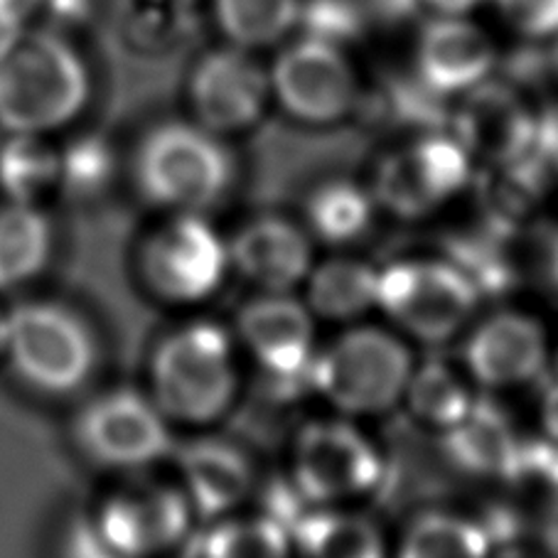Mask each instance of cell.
<instances>
[{"instance_id":"1","label":"cell","mask_w":558,"mask_h":558,"mask_svg":"<svg viewBox=\"0 0 558 558\" xmlns=\"http://www.w3.org/2000/svg\"><path fill=\"white\" fill-rule=\"evenodd\" d=\"M89 96V70L64 37L27 23L0 33V129L5 133L47 136L72 126Z\"/></svg>"},{"instance_id":"2","label":"cell","mask_w":558,"mask_h":558,"mask_svg":"<svg viewBox=\"0 0 558 558\" xmlns=\"http://www.w3.org/2000/svg\"><path fill=\"white\" fill-rule=\"evenodd\" d=\"M153 401L168 421L209 423L232 407V340L215 323H190L158 342L150 357Z\"/></svg>"},{"instance_id":"3","label":"cell","mask_w":558,"mask_h":558,"mask_svg":"<svg viewBox=\"0 0 558 558\" xmlns=\"http://www.w3.org/2000/svg\"><path fill=\"white\" fill-rule=\"evenodd\" d=\"M136 185L153 205L170 211H199L227 195L236 166L217 133L199 123L170 121L153 129L141 141Z\"/></svg>"},{"instance_id":"4","label":"cell","mask_w":558,"mask_h":558,"mask_svg":"<svg viewBox=\"0 0 558 558\" xmlns=\"http://www.w3.org/2000/svg\"><path fill=\"white\" fill-rule=\"evenodd\" d=\"M3 360L25 387L47 397H66L92 379L99 342L74 307L31 301L5 313Z\"/></svg>"},{"instance_id":"5","label":"cell","mask_w":558,"mask_h":558,"mask_svg":"<svg viewBox=\"0 0 558 558\" xmlns=\"http://www.w3.org/2000/svg\"><path fill=\"white\" fill-rule=\"evenodd\" d=\"M311 387L350 413L389 409L411 379L407 348L379 330H352L311 362Z\"/></svg>"},{"instance_id":"6","label":"cell","mask_w":558,"mask_h":558,"mask_svg":"<svg viewBox=\"0 0 558 558\" xmlns=\"http://www.w3.org/2000/svg\"><path fill=\"white\" fill-rule=\"evenodd\" d=\"M74 438L82 453L106 470H141L172 453L168 416L136 389H113L86 403Z\"/></svg>"},{"instance_id":"7","label":"cell","mask_w":558,"mask_h":558,"mask_svg":"<svg viewBox=\"0 0 558 558\" xmlns=\"http://www.w3.org/2000/svg\"><path fill=\"white\" fill-rule=\"evenodd\" d=\"M377 303L416 338L442 342L473 315L477 286L456 264L403 262L379 276Z\"/></svg>"},{"instance_id":"8","label":"cell","mask_w":558,"mask_h":558,"mask_svg":"<svg viewBox=\"0 0 558 558\" xmlns=\"http://www.w3.org/2000/svg\"><path fill=\"white\" fill-rule=\"evenodd\" d=\"M229 248L197 211H178L153 232L141 252L143 281L168 303H199L217 291Z\"/></svg>"},{"instance_id":"9","label":"cell","mask_w":558,"mask_h":558,"mask_svg":"<svg viewBox=\"0 0 558 558\" xmlns=\"http://www.w3.org/2000/svg\"><path fill=\"white\" fill-rule=\"evenodd\" d=\"M192 512L180 487L136 483L111 493L92 517L123 558H162L185 546Z\"/></svg>"},{"instance_id":"10","label":"cell","mask_w":558,"mask_h":558,"mask_svg":"<svg viewBox=\"0 0 558 558\" xmlns=\"http://www.w3.org/2000/svg\"><path fill=\"white\" fill-rule=\"evenodd\" d=\"M268 82L288 113L311 123L338 121L357 104V80L348 57L317 35L288 45Z\"/></svg>"},{"instance_id":"11","label":"cell","mask_w":558,"mask_h":558,"mask_svg":"<svg viewBox=\"0 0 558 558\" xmlns=\"http://www.w3.org/2000/svg\"><path fill=\"white\" fill-rule=\"evenodd\" d=\"M384 463L348 423H311L295 440V489L307 502H335L379 487Z\"/></svg>"},{"instance_id":"12","label":"cell","mask_w":558,"mask_h":558,"mask_svg":"<svg viewBox=\"0 0 558 558\" xmlns=\"http://www.w3.org/2000/svg\"><path fill=\"white\" fill-rule=\"evenodd\" d=\"M470 153L458 138L428 133L379 166L374 192L399 217H421L442 205L470 180Z\"/></svg>"},{"instance_id":"13","label":"cell","mask_w":558,"mask_h":558,"mask_svg":"<svg viewBox=\"0 0 558 558\" xmlns=\"http://www.w3.org/2000/svg\"><path fill=\"white\" fill-rule=\"evenodd\" d=\"M271 82L252 50L229 45L205 54L190 76V104L211 133L244 131L262 119Z\"/></svg>"},{"instance_id":"14","label":"cell","mask_w":558,"mask_h":558,"mask_svg":"<svg viewBox=\"0 0 558 558\" xmlns=\"http://www.w3.org/2000/svg\"><path fill=\"white\" fill-rule=\"evenodd\" d=\"M538 121L512 86L483 82L465 92L456 113V138L495 168H514L534 156Z\"/></svg>"},{"instance_id":"15","label":"cell","mask_w":558,"mask_h":558,"mask_svg":"<svg viewBox=\"0 0 558 558\" xmlns=\"http://www.w3.org/2000/svg\"><path fill=\"white\" fill-rule=\"evenodd\" d=\"M364 156L362 138L340 133H283L266 150L264 190L276 202L305 199L315 187L338 180Z\"/></svg>"},{"instance_id":"16","label":"cell","mask_w":558,"mask_h":558,"mask_svg":"<svg viewBox=\"0 0 558 558\" xmlns=\"http://www.w3.org/2000/svg\"><path fill=\"white\" fill-rule=\"evenodd\" d=\"M495 45L465 15H438L418 40V74L433 94H465L495 66Z\"/></svg>"},{"instance_id":"17","label":"cell","mask_w":558,"mask_h":558,"mask_svg":"<svg viewBox=\"0 0 558 558\" xmlns=\"http://www.w3.org/2000/svg\"><path fill=\"white\" fill-rule=\"evenodd\" d=\"M239 330L258 364L274 377H303L311 369L313 323L291 298L268 295L246 303Z\"/></svg>"},{"instance_id":"18","label":"cell","mask_w":558,"mask_h":558,"mask_svg":"<svg viewBox=\"0 0 558 558\" xmlns=\"http://www.w3.org/2000/svg\"><path fill=\"white\" fill-rule=\"evenodd\" d=\"M465 360L485 387H517L536 379L544 369V332L526 315H495L470 338Z\"/></svg>"},{"instance_id":"19","label":"cell","mask_w":558,"mask_h":558,"mask_svg":"<svg viewBox=\"0 0 558 558\" xmlns=\"http://www.w3.org/2000/svg\"><path fill=\"white\" fill-rule=\"evenodd\" d=\"M180 475L192 509L217 519L234 509L254 485L252 460L236 442L197 438L180 450Z\"/></svg>"},{"instance_id":"20","label":"cell","mask_w":558,"mask_h":558,"mask_svg":"<svg viewBox=\"0 0 558 558\" xmlns=\"http://www.w3.org/2000/svg\"><path fill=\"white\" fill-rule=\"evenodd\" d=\"M229 262L256 286L286 291L307 274L311 244L288 219L264 215L239 229L229 246Z\"/></svg>"},{"instance_id":"21","label":"cell","mask_w":558,"mask_h":558,"mask_svg":"<svg viewBox=\"0 0 558 558\" xmlns=\"http://www.w3.org/2000/svg\"><path fill=\"white\" fill-rule=\"evenodd\" d=\"M440 446L460 473L505 480L514 468L522 440L505 411L483 399L473 401L468 416L448 428V436L440 440Z\"/></svg>"},{"instance_id":"22","label":"cell","mask_w":558,"mask_h":558,"mask_svg":"<svg viewBox=\"0 0 558 558\" xmlns=\"http://www.w3.org/2000/svg\"><path fill=\"white\" fill-rule=\"evenodd\" d=\"M54 227L37 205L5 202L0 207V291L33 283L50 266Z\"/></svg>"},{"instance_id":"23","label":"cell","mask_w":558,"mask_h":558,"mask_svg":"<svg viewBox=\"0 0 558 558\" xmlns=\"http://www.w3.org/2000/svg\"><path fill=\"white\" fill-rule=\"evenodd\" d=\"M288 534L305 558H387L377 524L360 514L303 507Z\"/></svg>"},{"instance_id":"24","label":"cell","mask_w":558,"mask_h":558,"mask_svg":"<svg viewBox=\"0 0 558 558\" xmlns=\"http://www.w3.org/2000/svg\"><path fill=\"white\" fill-rule=\"evenodd\" d=\"M60 182V150L45 136L8 133L0 146V192L8 202L37 205Z\"/></svg>"},{"instance_id":"25","label":"cell","mask_w":558,"mask_h":558,"mask_svg":"<svg viewBox=\"0 0 558 558\" xmlns=\"http://www.w3.org/2000/svg\"><path fill=\"white\" fill-rule=\"evenodd\" d=\"M219 31L244 50L281 43L301 23V0H211Z\"/></svg>"},{"instance_id":"26","label":"cell","mask_w":558,"mask_h":558,"mask_svg":"<svg viewBox=\"0 0 558 558\" xmlns=\"http://www.w3.org/2000/svg\"><path fill=\"white\" fill-rule=\"evenodd\" d=\"M485 524L450 512H423L403 536L399 558H489Z\"/></svg>"},{"instance_id":"27","label":"cell","mask_w":558,"mask_h":558,"mask_svg":"<svg viewBox=\"0 0 558 558\" xmlns=\"http://www.w3.org/2000/svg\"><path fill=\"white\" fill-rule=\"evenodd\" d=\"M291 534L274 517L225 519L192 542L195 558H291Z\"/></svg>"},{"instance_id":"28","label":"cell","mask_w":558,"mask_h":558,"mask_svg":"<svg viewBox=\"0 0 558 558\" xmlns=\"http://www.w3.org/2000/svg\"><path fill=\"white\" fill-rule=\"evenodd\" d=\"M305 215L313 232L325 242L344 244L357 239L372 219V202L350 180H330L305 197Z\"/></svg>"},{"instance_id":"29","label":"cell","mask_w":558,"mask_h":558,"mask_svg":"<svg viewBox=\"0 0 558 558\" xmlns=\"http://www.w3.org/2000/svg\"><path fill=\"white\" fill-rule=\"evenodd\" d=\"M379 276L360 262H330L320 266L311 281V303L320 315L354 317L377 303Z\"/></svg>"},{"instance_id":"30","label":"cell","mask_w":558,"mask_h":558,"mask_svg":"<svg viewBox=\"0 0 558 558\" xmlns=\"http://www.w3.org/2000/svg\"><path fill=\"white\" fill-rule=\"evenodd\" d=\"M117 178V150L106 138L86 133L60 150L57 190L72 199L101 197Z\"/></svg>"},{"instance_id":"31","label":"cell","mask_w":558,"mask_h":558,"mask_svg":"<svg viewBox=\"0 0 558 558\" xmlns=\"http://www.w3.org/2000/svg\"><path fill=\"white\" fill-rule=\"evenodd\" d=\"M409 399L411 409L426 418L433 426L453 428L456 423L468 416L473 399H470L463 381L456 372L440 360H428L423 367L409 379Z\"/></svg>"},{"instance_id":"32","label":"cell","mask_w":558,"mask_h":558,"mask_svg":"<svg viewBox=\"0 0 558 558\" xmlns=\"http://www.w3.org/2000/svg\"><path fill=\"white\" fill-rule=\"evenodd\" d=\"M505 23L524 37L558 35V0H493Z\"/></svg>"},{"instance_id":"33","label":"cell","mask_w":558,"mask_h":558,"mask_svg":"<svg viewBox=\"0 0 558 558\" xmlns=\"http://www.w3.org/2000/svg\"><path fill=\"white\" fill-rule=\"evenodd\" d=\"M60 558H123L106 542L92 512H82L66 522L60 544Z\"/></svg>"},{"instance_id":"34","label":"cell","mask_w":558,"mask_h":558,"mask_svg":"<svg viewBox=\"0 0 558 558\" xmlns=\"http://www.w3.org/2000/svg\"><path fill=\"white\" fill-rule=\"evenodd\" d=\"M45 0H0V33L25 25Z\"/></svg>"},{"instance_id":"35","label":"cell","mask_w":558,"mask_h":558,"mask_svg":"<svg viewBox=\"0 0 558 558\" xmlns=\"http://www.w3.org/2000/svg\"><path fill=\"white\" fill-rule=\"evenodd\" d=\"M423 3L438 15H468L483 3H493V0H423Z\"/></svg>"},{"instance_id":"36","label":"cell","mask_w":558,"mask_h":558,"mask_svg":"<svg viewBox=\"0 0 558 558\" xmlns=\"http://www.w3.org/2000/svg\"><path fill=\"white\" fill-rule=\"evenodd\" d=\"M544 544L548 558H558V512L548 519L544 529Z\"/></svg>"},{"instance_id":"37","label":"cell","mask_w":558,"mask_h":558,"mask_svg":"<svg viewBox=\"0 0 558 558\" xmlns=\"http://www.w3.org/2000/svg\"><path fill=\"white\" fill-rule=\"evenodd\" d=\"M548 271H551L554 283L558 286V239L548 246Z\"/></svg>"},{"instance_id":"38","label":"cell","mask_w":558,"mask_h":558,"mask_svg":"<svg viewBox=\"0 0 558 558\" xmlns=\"http://www.w3.org/2000/svg\"><path fill=\"white\" fill-rule=\"evenodd\" d=\"M5 357V313L0 311V360Z\"/></svg>"},{"instance_id":"39","label":"cell","mask_w":558,"mask_h":558,"mask_svg":"<svg viewBox=\"0 0 558 558\" xmlns=\"http://www.w3.org/2000/svg\"><path fill=\"white\" fill-rule=\"evenodd\" d=\"M514 558H522V556H514Z\"/></svg>"}]
</instances>
